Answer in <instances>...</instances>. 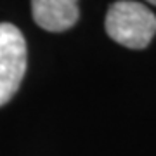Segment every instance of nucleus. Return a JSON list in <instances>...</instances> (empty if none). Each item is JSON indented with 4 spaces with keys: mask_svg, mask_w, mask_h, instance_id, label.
Instances as JSON below:
<instances>
[{
    "mask_svg": "<svg viewBox=\"0 0 156 156\" xmlns=\"http://www.w3.org/2000/svg\"><path fill=\"white\" fill-rule=\"evenodd\" d=\"M104 26L116 44L128 49H144L156 35V16L144 4L120 0L108 9Z\"/></svg>",
    "mask_w": 156,
    "mask_h": 156,
    "instance_id": "nucleus-1",
    "label": "nucleus"
},
{
    "mask_svg": "<svg viewBox=\"0 0 156 156\" xmlns=\"http://www.w3.org/2000/svg\"><path fill=\"white\" fill-rule=\"evenodd\" d=\"M26 71V42L11 23H0V106L17 92Z\"/></svg>",
    "mask_w": 156,
    "mask_h": 156,
    "instance_id": "nucleus-2",
    "label": "nucleus"
},
{
    "mask_svg": "<svg viewBox=\"0 0 156 156\" xmlns=\"http://www.w3.org/2000/svg\"><path fill=\"white\" fill-rule=\"evenodd\" d=\"M31 14L45 31H66L78 21V0H31Z\"/></svg>",
    "mask_w": 156,
    "mask_h": 156,
    "instance_id": "nucleus-3",
    "label": "nucleus"
},
{
    "mask_svg": "<svg viewBox=\"0 0 156 156\" xmlns=\"http://www.w3.org/2000/svg\"><path fill=\"white\" fill-rule=\"evenodd\" d=\"M146 2H149V4H154V5H156V0H146Z\"/></svg>",
    "mask_w": 156,
    "mask_h": 156,
    "instance_id": "nucleus-4",
    "label": "nucleus"
}]
</instances>
